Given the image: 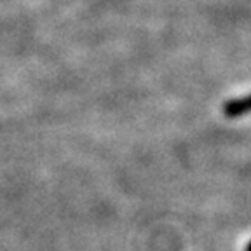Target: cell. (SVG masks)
<instances>
[{"label":"cell","instance_id":"cell-1","mask_svg":"<svg viewBox=\"0 0 251 251\" xmlns=\"http://www.w3.org/2000/svg\"><path fill=\"white\" fill-rule=\"evenodd\" d=\"M251 112V94L244 96L239 100H230L224 105V114L230 119L243 117V115L250 114Z\"/></svg>","mask_w":251,"mask_h":251},{"label":"cell","instance_id":"cell-2","mask_svg":"<svg viewBox=\"0 0 251 251\" xmlns=\"http://www.w3.org/2000/svg\"><path fill=\"white\" fill-rule=\"evenodd\" d=\"M246 251H251V243H250V244H248V246H246Z\"/></svg>","mask_w":251,"mask_h":251}]
</instances>
